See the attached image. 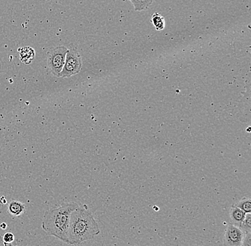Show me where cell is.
Returning a JSON list of instances; mask_svg holds the SVG:
<instances>
[{
    "instance_id": "1",
    "label": "cell",
    "mask_w": 251,
    "mask_h": 246,
    "mask_svg": "<svg viewBox=\"0 0 251 246\" xmlns=\"http://www.w3.org/2000/svg\"><path fill=\"white\" fill-rule=\"evenodd\" d=\"M78 207L75 202H69L47 210L43 216L42 229L48 236H54L67 244L71 214Z\"/></svg>"
},
{
    "instance_id": "2",
    "label": "cell",
    "mask_w": 251,
    "mask_h": 246,
    "mask_svg": "<svg viewBox=\"0 0 251 246\" xmlns=\"http://www.w3.org/2000/svg\"><path fill=\"white\" fill-rule=\"evenodd\" d=\"M100 229L92 213L78 207L71 214L67 244L75 245L93 239Z\"/></svg>"
},
{
    "instance_id": "3",
    "label": "cell",
    "mask_w": 251,
    "mask_h": 246,
    "mask_svg": "<svg viewBox=\"0 0 251 246\" xmlns=\"http://www.w3.org/2000/svg\"><path fill=\"white\" fill-rule=\"evenodd\" d=\"M81 58L76 47L71 45L67 48L65 63L59 78H70L79 73L81 69Z\"/></svg>"
},
{
    "instance_id": "4",
    "label": "cell",
    "mask_w": 251,
    "mask_h": 246,
    "mask_svg": "<svg viewBox=\"0 0 251 246\" xmlns=\"http://www.w3.org/2000/svg\"><path fill=\"white\" fill-rule=\"evenodd\" d=\"M67 53V48L63 46L55 47L47 52V66L56 77L59 78L65 63Z\"/></svg>"
},
{
    "instance_id": "5",
    "label": "cell",
    "mask_w": 251,
    "mask_h": 246,
    "mask_svg": "<svg viewBox=\"0 0 251 246\" xmlns=\"http://www.w3.org/2000/svg\"><path fill=\"white\" fill-rule=\"evenodd\" d=\"M243 236L244 234L240 228L229 224L224 235V246H241Z\"/></svg>"
},
{
    "instance_id": "6",
    "label": "cell",
    "mask_w": 251,
    "mask_h": 246,
    "mask_svg": "<svg viewBox=\"0 0 251 246\" xmlns=\"http://www.w3.org/2000/svg\"><path fill=\"white\" fill-rule=\"evenodd\" d=\"M20 59L23 64H30L35 58V51L34 48L29 46L22 47L18 49Z\"/></svg>"
},
{
    "instance_id": "7",
    "label": "cell",
    "mask_w": 251,
    "mask_h": 246,
    "mask_svg": "<svg viewBox=\"0 0 251 246\" xmlns=\"http://www.w3.org/2000/svg\"><path fill=\"white\" fill-rule=\"evenodd\" d=\"M246 213L242 210L240 209L239 208L236 206H233L230 208V212H229V216H230L231 223L235 226L240 228L241 224H242L243 219H245L246 216Z\"/></svg>"
},
{
    "instance_id": "8",
    "label": "cell",
    "mask_w": 251,
    "mask_h": 246,
    "mask_svg": "<svg viewBox=\"0 0 251 246\" xmlns=\"http://www.w3.org/2000/svg\"><path fill=\"white\" fill-rule=\"evenodd\" d=\"M25 205L17 200H12L8 203L7 212L11 216L18 217L25 211Z\"/></svg>"
},
{
    "instance_id": "9",
    "label": "cell",
    "mask_w": 251,
    "mask_h": 246,
    "mask_svg": "<svg viewBox=\"0 0 251 246\" xmlns=\"http://www.w3.org/2000/svg\"><path fill=\"white\" fill-rule=\"evenodd\" d=\"M151 23H153V26L157 31L164 30L165 26H166L164 17L157 12L152 15Z\"/></svg>"
},
{
    "instance_id": "10",
    "label": "cell",
    "mask_w": 251,
    "mask_h": 246,
    "mask_svg": "<svg viewBox=\"0 0 251 246\" xmlns=\"http://www.w3.org/2000/svg\"><path fill=\"white\" fill-rule=\"evenodd\" d=\"M153 0H131L136 12L147 10L151 5Z\"/></svg>"
},
{
    "instance_id": "11",
    "label": "cell",
    "mask_w": 251,
    "mask_h": 246,
    "mask_svg": "<svg viewBox=\"0 0 251 246\" xmlns=\"http://www.w3.org/2000/svg\"><path fill=\"white\" fill-rule=\"evenodd\" d=\"M234 206L242 210L246 214L251 212V201L249 197H245Z\"/></svg>"
},
{
    "instance_id": "12",
    "label": "cell",
    "mask_w": 251,
    "mask_h": 246,
    "mask_svg": "<svg viewBox=\"0 0 251 246\" xmlns=\"http://www.w3.org/2000/svg\"><path fill=\"white\" fill-rule=\"evenodd\" d=\"M240 229L242 231L243 234L251 233V214L247 213L243 219L242 224L240 226Z\"/></svg>"
},
{
    "instance_id": "13",
    "label": "cell",
    "mask_w": 251,
    "mask_h": 246,
    "mask_svg": "<svg viewBox=\"0 0 251 246\" xmlns=\"http://www.w3.org/2000/svg\"><path fill=\"white\" fill-rule=\"evenodd\" d=\"M1 237H2L3 242L5 243V244H12L15 239V236L12 233H6Z\"/></svg>"
},
{
    "instance_id": "14",
    "label": "cell",
    "mask_w": 251,
    "mask_h": 246,
    "mask_svg": "<svg viewBox=\"0 0 251 246\" xmlns=\"http://www.w3.org/2000/svg\"><path fill=\"white\" fill-rule=\"evenodd\" d=\"M241 246H251V233L244 234Z\"/></svg>"
},
{
    "instance_id": "15",
    "label": "cell",
    "mask_w": 251,
    "mask_h": 246,
    "mask_svg": "<svg viewBox=\"0 0 251 246\" xmlns=\"http://www.w3.org/2000/svg\"><path fill=\"white\" fill-rule=\"evenodd\" d=\"M7 203V201L5 197H1V198H0V203H1V204H6Z\"/></svg>"
},
{
    "instance_id": "16",
    "label": "cell",
    "mask_w": 251,
    "mask_h": 246,
    "mask_svg": "<svg viewBox=\"0 0 251 246\" xmlns=\"http://www.w3.org/2000/svg\"><path fill=\"white\" fill-rule=\"evenodd\" d=\"M0 227H1V229H6V228H7V224L5 223L1 224V225H0Z\"/></svg>"
},
{
    "instance_id": "17",
    "label": "cell",
    "mask_w": 251,
    "mask_h": 246,
    "mask_svg": "<svg viewBox=\"0 0 251 246\" xmlns=\"http://www.w3.org/2000/svg\"><path fill=\"white\" fill-rule=\"evenodd\" d=\"M1 246H13L12 244H5V243L2 242Z\"/></svg>"
},
{
    "instance_id": "18",
    "label": "cell",
    "mask_w": 251,
    "mask_h": 246,
    "mask_svg": "<svg viewBox=\"0 0 251 246\" xmlns=\"http://www.w3.org/2000/svg\"><path fill=\"white\" fill-rule=\"evenodd\" d=\"M153 209H154L155 211H158V208L156 207V206H153Z\"/></svg>"
},
{
    "instance_id": "19",
    "label": "cell",
    "mask_w": 251,
    "mask_h": 246,
    "mask_svg": "<svg viewBox=\"0 0 251 246\" xmlns=\"http://www.w3.org/2000/svg\"><path fill=\"white\" fill-rule=\"evenodd\" d=\"M126 1H131V0H126Z\"/></svg>"
}]
</instances>
